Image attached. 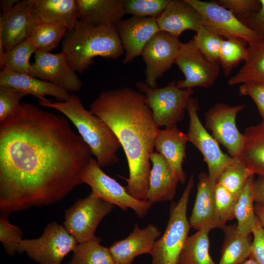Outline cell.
<instances>
[{
	"label": "cell",
	"instance_id": "d6a6232c",
	"mask_svg": "<svg viewBox=\"0 0 264 264\" xmlns=\"http://www.w3.org/2000/svg\"><path fill=\"white\" fill-rule=\"evenodd\" d=\"M38 50L36 45L28 38L22 41L0 57V67L15 72L31 75L29 59Z\"/></svg>",
	"mask_w": 264,
	"mask_h": 264
},
{
	"label": "cell",
	"instance_id": "c3c4849f",
	"mask_svg": "<svg viewBox=\"0 0 264 264\" xmlns=\"http://www.w3.org/2000/svg\"><path fill=\"white\" fill-rule=\"evenodd\" d=\"M241 264H259L255 261L250 258H247Z\"/></svg>",
	"mask_w": 264,
	"mask_h": 264
},
{
	"label": "cell",
	"instance_id": "ab89813d",
	"mask_svg": "<svg viewBox=\"0 0 264 264\" xmlns=\"http://www.w3.org/2000/svg\"><path fill=\"white\" fill-rule=\"evenodd\" d=\"M26 95L13 88L0 86V124L16 113L21 105V100Z\"/></svg>",
	"mask_w": 264,
	"mask_h": 264
},
{
	"label": "cell",
	"instance_id": "e575fe53",
	"mask_svg": "<svg viewBox=\"0 0 264 264\" xmlns=\"http://www.w3.org/2000/svg\"><path fill=\"white\" fill-rule=\"evenodd\" d=\"M247 47V43L242 39L229 38L223 40L219 64L221 66L225 77H229L234 68L242 61H245Z\"/></svg>",
	"mask_w": 264,
	"mask_h": 264
},
{
	"label": "cell",
	"instance_id": "9a60e30c",
	"mask_svg": "<svg viewBox=\"0 0 264 264\" xmlns=\"http://www.w3.org/2000/svg\"><path fill=\"white\" fill-rule=\"evenodd\" d=\"M31 75L57 85L68 92L79 91L82 83L62 51L51 53L38 49L31 64Z\"/></svg>",
	"mask_w": 264,
	"mask_h": 264
},
{
	"label": "cell",
	"instance_id": "60d3db41",
	"mask_svg": "<svg viewBox=\"0 0 264 264\" xmlns=\"http://www.w3.org/2000/svg\"><path fill=\"white\" fill-rule=\"evenodd\" d=\"M218 3L241 18L257 11L260 6L259 0H220Z\"/></svg>",
	"mask_w": 264,
	"mask_h": 264
},
{
	"label": "cell",
	"instance_id": "bcb514c9",
	"mask_svg": "<svg viewBox=\"0 0 264 264\" xmlns=\"http://www.w3.org/2000/svg\"><path fill=\"white\" fill-rule=\"evenodd\" d=\"M254 208L256 216L264 228V205L256 203Z\"/></svg>",
	"mask_w": 264,
	"mask_h": 264
},
{
	"label": "cell",
	"instance_id": "83f0119b",
	"mask_svg": "<svg viewBox=\"0 0 264 264\" xmlns=\"http://www.w3.org/2000/svg\"><path fill=\"white\" fill-rule=\"evenodd\" d=\"M67 29L64 26L43 21L32 14L29 23L27 38L38 49L50 52L59 44Z\"/></svg>",
	"mask_w": 264,
	"mask_h": 264
},
{
	"label": "cell",
	"instance_id": "7bdbcfd3",
	"mask_svg": "<svg viewBox=\"0 0 264 264\" xmlns=\"http://www.w3.org/2000/svg\"><path fill=\"white\" fill-rule=\"evenodd\" d=\"M252 234L253 239L249 258L259 264H264V228L258 218Z\"/></svg>",
	"mask_w": 264,
	"mask_h": 264
},
{
	"label": "cell",
	"instance_id": "52a82bcc",
	"mask_svg": "<svg viewBox=\"0 0 264 264\" xmlns=\"http://www.w3.org/2000/svg\"><path fill=\"white\" fill-rule=\"evenodd\" d=\"M80 178L99 198L124 211L132 209L140 219L147 214L152 205L148 201L138 200L130 195L125 187L104 172L93 157L83 170Z\"/></svg>",
	"mask_w": 264,
	"mask_h": 264
},
{
	"label": "cell",
	"instance_id": "ffe728a7",
	"mask_svg": "<svg viewBox=\"0 0 264 264\" xmlns=\"http://www.w3.org/2000/svg\"><path fill=\"white\" fill-rule=\"evenodd\" d=\"M188 142L187 133L180 131L176 125L160 130L154 144L156 152L164 157L175 176L182 184L185 183L187 177L182 164Z\"/></svg>",
	"mask_w": 264,
	"mask_h": 264
},
{
	"label": "cell",
	"instance_id": "4dcf8cb0",
	"mask_svg": "<svg viewBox=\"0 0 264 264\" xmlns=\"http://www.w3.org/2000/svg\"><path fill=\"white\" fill-rule=\"evenodd\" d=\"M254 175L248 179L239 197L234 212V218L237 220V231L244 235H250L257 220L253 197L252 186Z\"/></svg>",
	"mask_w": 264,
	"mask_h": 264
},
{
	"label": "cell",
	"instance_id": "30bf717a",
	"mask_svg": "<svg viewBox=\"0 0 264 264\" xmlns=\"http://www.w3.org/2000/svg\"><path fill=\"white\" fill-rule=\"evenodd\" d=\"M198 101L191 97L186 110L189 118L187 135L191 142L200 152L208 169V176L216 185L224 169L231 162L233 157L223 153L218 142L203 126L198 114Z\"/></svg>",
	"mask_w": 264,
	"mask_h": 264
},
{
	"label": "cell",
	"instance_id": "4fadbf2b",
	"mask_svg": "<svg viewBox=\"0 0 264 264\" xmlns=\"http://www.w3.org/2000/svg\"><path fill=\"white\" fill-rule=\"evenodd\" d=\"M244 106H230L220 103L210 108L205 114V128L222 144L232 157H238L243 146L244 136L236 126L238 114Z\"/></svg>",
	"mask_w": 264,
	"mask_h": 264
},
{
	"label": "cell",
	"instance_id": "ee69618b",
	"mask_svg": "<svg viewBox=\"0 0 264 264\" xmlns=\"http://www.w3.org/2000/svg\"><path fill=\"white\" fill-rule=\"evenodd\" d=\"M259 9L240 20L256 32L261 39H264V0H259Z\"/></svg>",
	"mask_w": 264,
	"mask_h": 264
},
{
	"label": "cell",
	"instance_id": "603a6c76",
	"mask_svg": "<svg viewBox=\"0 0 264 264\" xmlns=\"http://www.w3.org/2000/svg\"><path fill=\"white\" fill-rule=\"evenodd\" d=\"M150 171L147 201L153 203L171 201L175 197L179 181L164 157L157 152L151 156Z\"/></svg>",
	"mask_w": 264,
	"mask_h": 264
},
{
	"label": "cell",
	"instance_id": "8fae6325",
	"mask_svg": "<svg viewBox=\"0 0 264 264\" xmlns=\"http://www.w3.org/2000/svg\"><path fill=\"white\" fill-rule=\"evenodd\" d=\"M199 14L201 24L220 37L242 39L248 45L261 38L231 11L213 1L185 0Z\"/></svg>",
	"mask_w": 264,
	"mask_h": 264
},
{
	"label": "cell",
	"instance_id": "5bb4252c",
	"mask_svg": "<svg viewBox=\"0 0 264 264\" xmlns=\"http://www.w3.org/2000/svg\"><path fill=\"white\" fill-rule=\"evenodd\" d=\"M182 43L178 38L159 31L147 43L141 56L146 66L145 81L157 88V81L169 70L175 60Z\"/></svg>",
	"mask_w": 264,
	"mask_h": 264
},
{
	"label": "cell",
	"instance_id": "f546056e",
	"mask_svg": "<svg viewBox=\"0 0 264 264\" xmlns=\"http://www.w3.org/2000/svg\"><path fill=\"white\" fill-rule=\"evenodd\" d=\"M209 230H198L188 236L181 252L178 264H217L209 253Z\"/></svg>",
	"mask_w": 264,
	"mask_h": 264
},
{
	"label": "cell",
	"instance_id": "9c48e42d",
	"mask_svg": "<svg viewBox=\"0 0 264 264\" xmlns=\"http://www.w3.org/2000/svg\"><path fill=\"white\" fill-rule=\"evenodd\" d=\"M113 206L91 192L87 197L77 199L65 211L63 226L78 243L88 241L96 236L98 224Z\"/></svg>",
	"mask_w": 264,
	"mask_h": 264
},
{
	"label": "cell",
	"instance_id": "e0dca14e",
	"mask_svg": "<svg viewBox=\"0 0 264 264\" xmlns=\"http://www.w3.org/2000/svg\"><path fill=\"white\" fill-rule=\"evenodd\" d=\"M160 235L159 228L154 224H149L142 229L136 223L127 237L114 242L109 247L115 264H132L137 256L151 255Z\"/></svg>",
	"mask_w": 264,
	"mask_h": 264
},
{
	"label": "cell",
	"instance_id": "7c38bea8",
	"mask_svg": "<svg viewBox=\"0 0 264 264\" xmlns=\"http://www.w3.org/2000/svg\"><path fill=\"white\" fill-rule=\"evenodd\" d=\"M175 64L184 75L176 86L181 89L195 87L210 88L219 76L220 66L206 58L195 46L193 40L181 44Z\"/></svg>",
	"mask_w": 264,
	"mask_h": 264
},
{
	"label": "cell",
	"instance_id": "1f68e13d",
	"mask_svg": "<svg viewBox=\"0 0 264 264\" xmlns=\"http://www.w3.org/2000/svg\"><path fill=\"white\" fill-rule=\"evenodd\" d=\"M101 239H92L78 243L68 264H115L110 248L103 246Z\"/></svg>",
	"mask_w": 264,
	"mask_h": 264
},
{
	"label": "cell",
	"instance_id": "5b68a950",
	"mask_svg": "<svg viewBox=\"0 0 264 264\" xmlns=\"http://www.w3.org/2000/svg\"><path fill=\"white\" fill-rule=\"evenodd\" d=\"M194 184V176L192 175L178 202H172L171 204L165 230L155 242L151 254V264H178L179 257L191 227L187 212Z\"/></svg>",
	"mask_w": 264,
	"mask_h": 264
},
{
	"label": "cell",
	"instance_id": "f35d334b",
	"mask_svg": "<svg viewBox=\"0 0 264 264\" xmlns=\"http://www.w3.org/2000/svg\"><path fill=\"white\" fill-rule=\"evenodd\" d=\"M22 236L21 228L12 224L7 215L0 213V241L8 255L14 256L18 253V247L23 240Z\"/></svg>",
	"mask_w": 264,
	"mask_h": 264
},
{
	"label": "cell",
	"instance_id": "8d00e7d4",
	"mask_svg": "<svg viewBox=\"0 0 264 264\" xmlns=\"http://www.w3.org/2000/svg\"><path fill=\"white\" fill-rule=\"evenodd\" d=\"M170 0H124L126 14L132 17L157 19L163 12Z\"/></svg>",
	"mask_w": 264,
	"mask_h": 264
},
{
	"label": "cell",
	"instance_id": "2e32d148",
	"mask_svg": "<svg viewBox=\"0 0 264 264\" xmlns=\"http://www.w3.org/2000/svg\"><path fill=\"white\" fill-rule=\"evenodd\" d=\"M115 27L125 53L124 64L141 55L147 43L160 31L156 19L151 17L122 19Z\"/></svg>",
	"mask_w": 264,
	"mask_h": 264
},
{
	"label": "cell",
	"instance_id": "f1b7e54d",
	"mask_svg": "<svg viewBox=\"0 0 264 264\" xmlns=\"http://www.w3.org/2000/svg\"><path fill=\"white\" fill-rule=\"evenodd\" d=\"M225 239L218 264H241L249 258L252 243L250 235L237 230L236 224L224 226Z\"/></svg>",
	"mask_w": 264,
	"mask_h": 264
},
{
	"label": "cell",
	"instance_id": "6da1fadb",
	"mask_svg": "<svg viewBox=\"0 0 264 264\" xmlns=\"http://www.w3.org/2000/svg\"><path fill=\"white\" fill-rule=\"evenodd\" d=\"M89 147L68 120L22 103L0 124V211L10 214L58 202L83 183Z\"/></svg>",
	"mask_w": 264,
	"mask_h": 264
},
{
	"label": "cell",
	"instance_id": "74e56055",
	"mask_svg": "<svg viewBox=\"0 0 264 264\" xmlns=\"http://www.w3.org/2000/svg\"><path fill=\"white\" fill-rule=\"evenodd\" d=\"M215 197L217 214L222 228L228 221L234 218L238 198L219 183L215 185Z\"/></svg>",
	"mask_w": 264,
	"mask_h": 264
},
{
	"label": "cell",
	"instance_id": "277c9868",
	"mask_svg": "<svg viewBox=\"0 0 264 264\" xmlns=\"http://www.w3.org/2000/svg\"><path fill=\"white\" fill-rule=\"evenodd\" d=\"M62 46L70 66L79 73L88 69L95 57L115 59L124 52L115 26H95L80 21L67 30Z\"/></svg>",
	"mask_w": 264,
	"mask_h": 264
},
{
	"label": "cell",
	"instance_id": "8992f818",
	"mask_svg": "<svg viewBox=\"0 0 264 264\" xmlns=\"http://www.w3.org/2000/svg\"><path fill=\"white\" fill-rule=\"evenodd\" d=\"M146 97L155 122L159 127L176 125L184 117L185 110L194 93L193 89H181L173 80L162 88H152L145 82L135 84Z\"/></svg>",
	"mask_w": 264,
	"mask_h": 264
},
{
	"label": "cell",
	"instance_id": "7402d4cb",
	"mask_svg": "<svg viewBox=\"0 0 264 264\" xmlns=\"http://www.w3.org/2000/svg\"><path fill=\"white\" fill-rule=\"evenodd\" d=\"M0 86L13 88L27 95H32L38 100L49 95L54 97L58 101L64 102L70 96L69 92L51 83L8 68L2 69L0 72Z\"/></svg>",
	"mask_w": 264,
	"mask_h": 264
},
{
	"label": "cell",
	"instance_id": "d590c367",
	"mask_svg": "<svg viewBox=\"0 0 264 264\" xmlns=\"http://www.w3.org/2000/svg\"><path fill=\"white\" fill-rule=\"evenodd\" d=\"M224 38L201 24L193 39L198 49L209 61L219 64V55Z\"/></svg>",
	"mask_w": 264,
	"mask_h": 264
},
{
	"label": "cell",
	"instance_id": "836d02e7",
	"mask_svg": "<svg viewBox=\"0 0 264 264\" xmlns=\"http://www.w3.org/2000/svg\"><path fill=\"white\" fill-rule=\"evenodd\" d=\"M253 175L238 157H233L231 162L221 173L217 183L238 198L248 179Z\"/></svg>",
	"mask_w": 264,
	"mask_h": 264
},
{
	"label": "cell",
	"instance_id": "f6af8a7d",
	"mask_svg": "<svg viewBox=\"0 0 264 264\" xmlns=\"http://www.w3.org/2000/svg\"><path fill=\"white\" fill-rule=\"evenodd\" d=\"M254 202L264 205V177L259 176L254 180L252 186Z\"/></svg>",
	"mask_w": 264,
	"mask_h": 264
},
{
	"label": "cell",
	"instance_id": "44dd1931",
	"mask_svg": "<svg viewBox=\"0 0 264 264\" xmlns=\"http://www.w3.org/2000/svg\"><path fill=\"white\" fill-rule=\"evenodd\" d=\"M156 19L160 31L177 38L186 30L196 32L201 24L199 14L185 0H170Z\"/></svg>",
	"mask_w": 264,
	"mask_h": 264
},
{
	"label": "cell",
	"instance_id": "7a4b0ae2",
	"mask_svg": "<svg viewBox=\"0 0 264 264\" xmlns=\"http://www.w3.org/2000/svg\"><path fill=\"white\" fill-rule=\"evenodd\" d=\"M90 110L110 128L124 150L129 171L126 190L135 198L147 201L150 156L160 129L145 96L129 87L103 91Z\"/></svg>",
	"mask_w": 264,
	"mask_h": 264
},
{
	"label": "cell",
	"instance_id": "7dc6e473",
	"mask_svg": "<svg viewBox=\"0 0 264 264\" xmlns=\"http://www.w3.org/2000/svg\"><path fill=\"white\" fill-rule=\"evenodd\" d=\"M19 0H2L0 1L3 12H5L13 7Z\"/></svg>",
	"mask_w": 264,
	"mask_h": 264
},
{
	"label": "cell",
	"instance_id": "3957f363",
	"mask_svg": "<svg viewBox=\"0 0 264 264\" xmlns=\"http://www.w3.org/2000/svg\"><path fill=\"white\" fill-rule=\"evenodd\" d=\"M38 100L40 105L59 111L71 121L101 168L119 162L117 152L122 146L117 136L103 120L85 108L78 96L70 94L64 102L45 97Z\"/></svg>",
	"mask_w": 264,
	"mask_h": 264
},
{
	"label": "cell",
	"instance_id": "d6986e66",
	"mask_svg": "<svg viewBox=\"0 0 264 264\" xmlns=\"http://www.w3.org/2000/svg\"><path fill=\"white\" fill-rule=\"evenodd\" d=\"M215 185L208 175L201 173L198 175L196 199L189 219L191 227L197 231L221 228L216 211Z\"/></svg>",
	"mask_w": 264,
	"mask_h": 264
},
{
	"label": "cell",
	"instance_id": "4316f807",
	"mask_svg": "<svg viewBox=\"0 0 264 264\" xmlns=\"http://www.w3.org/2000/svg\"><path fill=\"white\" fill-rule=\"evenodd\" d=\"M246 83L264 84V39L248 45L243 65L228 81L230 86Z\"/></svg>",
	"mask_w": 264,
	"mask_h": 264
},
{
	"label": "cell",
	"instance_id": "484cf974",
	"mask_svg": "<svg viewBox=\"0 0 264 264\" xmlns=\"http://www.w3.org/2000/svg\"><path fill=\"white\" fill-rule=\"evenodd\" d=\"M238 157L253 174L264 177V120L246 128Z\"/></svg>",
	"mask_w": 264,
	"mask_h": 264
},
{
	"label": "cell",
	"instance_id": "b9f144b4",
	"mask_svg": "<svg viewBox=\"0 0 264 264\" xmlns=\"http://www.w3.org/2000/svg\"><path fill=\"white\" fill-rule=\"evenodd\" d=\"M239 93L251 97L255 103L259 112L264 120V84L246 83L240 85Z\"/></svg>",
	"mask_w": 264,
	"mask_h": 264
},
{
	"label": "cell",
	"instance_id": "ac0fdd59",
	"mask_svg": "<svg viewBox=\"0 0 264 264\" xmlns=\"http://www.w3.org/2000/svg\"><path fill=\"white\" fill-rule=\"evenodd\" d=\"M32 0H20L0 18V45L7 51L27 38Z\"/></svg>",
	"mask_w": 264,
	"mask_h": 264
},
{
	"label": "cell",
	"instance_id": "cb8c5ba5",
	"mask_svg": "<svg viewBox=\"0 0 264 264\" xmlns=\"http://www.w3.org/2000/svg\"><path fill=\"white\" fill-rule=\"evenodd\" d=\"M79 21L95 26L114 25L126 15L124 0H76Z\"/></svg>",
	"mask_w": 264,
	"mask_h": 264
},
{
	"label": "cell",
	"instance_id": "d4e9b609",
	"mask_svg": "<svg viewBox=\"0 0 264 264\" xmlns=\"http://www.w3.org/2000/svg\"><path fill=\"white\" fill-rule=\"evenodd\" d=\"M33 13L40 20L60 24L67 30L79 21L76 0H32Z\"/></svg>",
	"mask_w": 264,
	"mask_h": 264
},
{
	"label": "cell",
	"instance_id": "ba28073f",
	"mask_svg": "<svg viewBox=\"0 0 264 264\" xmlns=\"http://www.w3.org/2000/svg\"><path fill=\"white\" fill-rule=\"evenodd\" d=\"M77 244L64 226L52 222L47 224L39 238L22 240L18 253H25L39 264H62L64 258L73 251Z\"/></svg>",
	"mask_w": 264,
	"mask_h": 264
}]
</instances>
